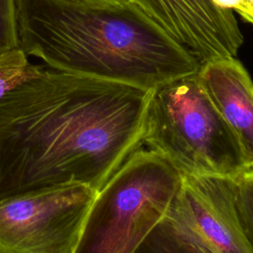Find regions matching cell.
Here are the masks:
<instances>
[{"instance_id": "6da1fadb", "label": "cell", "mask_w": 253, "mask_h": 253, "mask_svg": "<svg viewBox=\"0 0 253 253\" xmlns=\"http://www.w3.org/2000/svg\"><path fill=\"white\" fill-rule=\"evenodd\" d=\"M151 90L64 71L0 99V201L87 186L97 193L143 144Z\"/></svg>"}, {"instance_id": "7a4b0ae2", "label": "cell", "mask_w": 253, "mask_h": 253, "mask_svg": "<svg viewBox=\"0 0 253 253\" xmlns=\"http://www.w3.org/2000/svg\"><path fill=\"white\" fill-rule=\"evenodd\" d=\"M20 48L55 70L152 90L202 63L132 1L16 0Z\"/></svg>"}, {"instance_id": "3957f363", "label": "cell", "mask_w": 253, "mask_h": 253, "mask_svg": "<svg viewBox=\"0 0 253 253\" xmlns=\"http://www.w3.org/2000/svg\"><path fill=\"white\" fill-rule=\"evenodd\" d=\"M143 144L181 175L233 178L249 169L234 135L201 85L198 73L151 90Z\"/></svg>"}, {"instance_id": "277c9868", "label": "cell", "mask_w": 253, "mask_h": 253, "mask_svg": "<svg viewBox=\"0 0 253 253\" xmlns=\"http://www.w3.org/2000/svg\"><path fill=\"white\" fill-rule=\"evenodd\" d=\"M181 179L154 151H134L97 193L74 253H134L166 216Z\"/></svg>"}, {"instance_id": "5b68a950", "label": "cell", "mask_w": 253, "mask_h": 253, "mask_svg": "<svg viewBox=\"0 0 253 253\" xmlns=\"http://www.w3.org/2000/svg\"><path fill=\"white\" fill-rule=\"evenodd\" d=\"M97 192L69 185L0 201V253H74Z\"/></svg>"}, {"instance_id": "8992f818", "label": "cell", "mask_w": 253, "mask_h": 253, "mask_svg": "<svg viewBox=\"0 0 253 253\" xmlns=\"http://www.w3.org/2000/svg\"><path fill=\"white\" fill-rule=\"evenodd\" d=\"M166 215L213 253H253L234 210L232 178L182 175Z\"/></svg>"}, {"instance_id": "52a82bcc", "label": "cell", "mask_w": 253, "mask_h": 253, "mask_svg": "<svg viewBox=\"0 0 253 253\" xmlns=\"http://www.w3.org/2000/svg\"><path fill=\"white\" fill-rule=\"evenodd\" d=\"M179 43L205 62L235 57L243 36L233 11L213 0H132Z\"/></svg>"}, {"instance_id": "ba28073f", "label": "cell", "mask_w": 253, "mask_h": 253, "mask_svg": "<svg viewBox=\"0 0 253 253\" xmlns=\"http://www.w3.org/2000/svg\"><path fill=\"white\" fill-rule=\"evenodd\" d=\"M198 77L212 105L234 135L245 162L253 169V82L235 57L202 64Z\"/></svg>"}, {"instance_id": "9c48e42d", "label": "cell", "mask_w": 253, "mask_h": 253, "mask_svg": "<svg viewBox=\"0 0 253 253\" xmlns=\"http://www.w3.org/2000/svg\"><path fill=\"white\" fill-rule=\"evenodd\" d=\"M134 253H213L197 236L169 216L161 219Z\"/></svg>"}, {"instance_id": "30bf717a", "label": "cell", "mask_w": 253, "mask_h": 253, "mask_svg": "<svg viewBox=\"0 0 253 253\" xmlns=\"http://www.w3.org/2000/svg\"><path fill=\"white\" fill-rule=\"evenodd\" d=\"M42 67L32 65L27 54L17 48L0 57V99L21 83L36 77Z\"/></svg>"}, {"instance_id": "8fae6325", "label": "cell", "mask_w": 253, "mask_h": 253, "mask_svg": "<svg viewBox=\"0 0 253 253\" xmlns=\"http://www.w3.org/2000/svg\"><path fill=\"white\" fill-rule=\"evenodd\" d=\"M232 191L237 218L253 250V169L232 178Z\"/></svg>"}, {"instance_id": "7c38bea8", "label": "cell", "mask_w": 253, "mask_h": 253, "mask_svg": "<svg viewBox=\"0 0 253 253\" xmlns=\"http://www.w3.org/2000/svg\"><path fill=\"white\" fill-rule=\"evenodd\" d=\"M20 48L16 0H0V57Z\"/></svg>"}, {"instance_id": "4fadbf2b", "label": "cell", "mask_w": 253, "mask_h": 253, "mask_svg": "<svg viewBox=\"0 0 253 253\" xmlns=\"http://www.w3.org/2000/svg\"><path fill=\"white\" fill-rule=\"evenodd\" d=\"M233 11L239 14L246 22L253 24V0H240Z\"/></svg>"}, {"instance_id": "5bb4252c", "label": "cell", "mask_w": 253, "mask_h": 253, "mask_svg": "<svg viewBox=\"0 0 253 253\" xmlns=\"http://www.w3.org/2000/svg\"><path fill=\"white\" fill-rule=\"evenodd\" d=\"M218 6L233 11L234 7L239 3L240 0H213Z\"/></svg>"}, {"instance_id": "9a60e30c", "label": "cell", "mask_w": 253, "mask_h": 253, "mask_svg": "<svg viewBox=\"0 0 253 253\" xmlns=\"http://www.w3.org/2000/svg\"><path fill=\"white\" fill-rule=\"evenodd\" d=\"M85 1H97V2H128L132 0H85Z\"/></svg>"}]
</instances>
